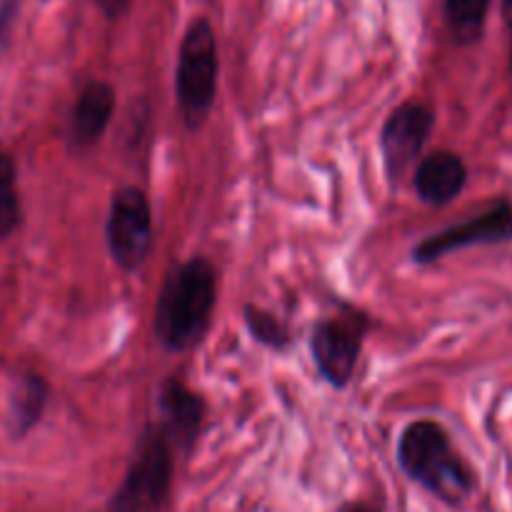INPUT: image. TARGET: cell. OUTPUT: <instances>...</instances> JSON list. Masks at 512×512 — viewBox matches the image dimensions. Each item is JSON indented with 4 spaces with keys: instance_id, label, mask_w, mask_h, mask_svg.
Instances as JSON below:
<instances>
[{
    "instance_id": "1",
    "label": "cell",
    "mask_w": 512,
    "mask_h": 512,
    "mask_svg": "<svg viewBox=\"0 0 512 512\" xmlns=\"http://www.w3.org/2000/svg\"><path fill=\"white\" fill-rule=\"evenodd\" d=\"M215 305V268L205 258H190L165 280L155 305L153 330L170 353H183L200 343Z\"/></svg>"
},
{
    "instance_id": "2",
    "label": "cell",
    "mask_w": 512,
    "mask_h": 512,
    "mask_svg": "<svg viewBox=\"0 0 512 512\" xmlns=\"http://www.w3.org/2000/svg\"><path fill=\"white\" fill-rule=\"evenodd\" d=\"M398 463L410 480L445 503L455 505L473 490V475L450 445L448 433L433 420H418L403 430Z\"/></svg>"
},
{
    "instance_id": "3",
    "label": "cell",
    "mask_w": 512,
    "mask_h": 512,
    "mask_svg": "<svg viewBox=\"0 0 512 512\" xmlns=\"http://www.w3.org/2000/svg\"><path fill=\"white\" fill-rule=\"evenodd\" d=\"M218 43L205 18H198L185 30L178 53V73H175V95L185 125L190 130L200 128L208 120L218 90Z\"/></svg>"
},
{
    "instance_id": "4",
    "label": "cell",
    "mask_w": 512,
    "mask_h": 512,
    "mask_svg": "<svg viewBox=\"0 0 512 512\" xmlns=\"http://www.w3.org/2000/svg\"><path fill=\"white\" fill-rule=\"evenodd\" d=\"M173 483V445L160 428H148L135 448L133 465L110 500L108 512H153L165 503Z\"/></svg>"
},
{
    "instance_id": "5",
    "label": "cell",
    "mask_w": 512,
    "mask_h": 512,
    "mask_svg": "<svg viewBox=\"0 0 512 512\" xmlns=\"http://www.w3.org/2000/svg\"><path fill=\"white\" fill-rule=\"evenodd\" d=\"M108 248L115 263L133 273L148 260L153 245V215L143 190L120 188L110 200Z\"/></svg>"
},
{
    "instance_id": "6",
    "label": "cell",
    "mask_w": 512,
    "mask_h": 512,
    "mask_svg": "<svg viewBox=\"0 0 512 512\" xmlns=\"http://www.w3.org/2000/svg\"><path fill=\"white\" fill-rule=\"evenodd\" d=\"M368 318L363 313L333 315L315 325L313 330V358L320 375L335 388H345L353 380L358 368L360 348H363Z\"/></svg>"
},
{
    "instance_id": "7",
    "label": "cell",
    "mask_w": 512,
    "mask_h": 512,
    "mask_svg": "<svg viewBox=\"0 0 512 512\" xmlns=\"http://www.w3.org/2000/svg\"><path fill=\"white\" fill-rule=\"evenodd\" d=\"M503 240H512V205L508 200L493 205L488 213L478 215L468 223L453 225V228L440 230L433 238L423 240L413 250V260L415 263H435L453 250L468 248V245L503 243Z\"/></svg>"
},
{
    "instance_id": "8",
    "label": "cell",
    "mask_w": 512,
    "mask_h": 512,
    "mask_svg": "<svg viewBox=\"0 0 512 512\" xmlns=\"http://www.w3.org/2000/svg\"><path fill=\"white\" fill-rule=\"evenodd\" d=\"M433 123V110L420 103H405L390 113L383 125V135H380L385 170L390 178H400L418 158L423 145L428 143Z\"/></svg>"
},
{
    "instance_id": "9",
    "label": "cell",
    "mask_w": 512,
    "mask_h": 512,
    "mask_svg": "<svg viewBox=\"0 0 512 512\" xmlns=\"http://www.w3.org/2000/svg\"><path fill=\"white\" fill-rule=\"evenodd\" d=\"M160 408V425L163 435L173 448H180L188 453L195 445L200 433V425L205 418V403L198 393L180 383L178 378H168L160 385L158 393Z\"/></svg>"
},
{
    "instance_id": "10",
    "label": "cell",
    "mask_w": 512,
    "mask_h": 512,
    "mask_svg": "<svg viewBox=\"0 0 512 512\" xmlns=\"http://www.w3.org/2000/svg\"><path fill=\"white\" fill-rule=\"evenodd\" d=\"M468 180V170L460 155L450 150H435L420 160L415 170V190L430 205H445L460 195Z\"/></svg>"
},
{
    "instance_id": "11",
    "label": "cell",
    "mask_w": 512,
    "mask_h": 512,
    "mask_svg": "<svg viewBox=\"0 0 512 512\" xmlns=\"http://www.w3.org/2000/svg\"><path fill=\"white\" fill-rule=\"evenodd\" d=\"M115 110V90L105 80H90L80 90L70 113V138L75 145H93L108 128Z\"/></svg>"
},
{
    "instance_id": "12",
    "label": "cell",
    "mask_w": 512,
    "mask_h": 512,
    "mask_svg": "<svg viewBox=\"0 0 512 512\" xmlns=\"http://www.w3.org/2000/svg\"><path fill=\"white\" fill-rule=\"evenodd\" d=\"M45 403H48V383L40 375H23L10 395V433L23 438L40 423Z\"/></svg>"
},
{
    "instance_id": "13",
    "label": "cell",
    "mask_w": 512,
    "mask_h": 512,
    "mask_svg": "<svg viewBox=\"0 0 512 512\" xmlns=\"http://www.w3.org/2000/svg\"><path fill=\"white\" fill-rule=\"evenodd\" d=\"M490 0H445V18L458 43L468 45L480 38Z\"/></svg>"
},
{
    "instance_id": "14",
    "label": "cell",
    "mask_w": 512,
    "mask_h": 512,
    "mask_svg": "<svg viewBox=\"0 0 512 512\" xmlns=\"http://www.w3.org/2000/svg\"><path fill=\"white\" fill-rule=\"evenodd\" d=\"M20 223V198L15 188V163L8 153H0V240L8 238Z\"/></svg>"
},
{
    "instance_id": "15",
    "label": "cell",
    "mask_w": 512,
    "mask_h": 512,
    "mask_svg": "<svg viewBox=\"0 0 512 512\" xmlns=\"http://www.w3.org/2000/svg\"><path fill=\"white\" fill-rule=\"evenodd\" d=\"M245 325H248V333L253 335V340H258L265 348L283 350L290 340L285 325L275 315L265 313V310L255 308V305L245 308Z\"/></svg>"
},
{
    "instance_id": "16",
    "label": "cell",
    "mask_w": 512,
    "mask_h": 512,
    "mask_svg": "<svg viewBox=\"0 0 512 512\" xmlns=\"http://www.w3.org/2000/svg\"><path fill=\"white\" fill-rule=\"evenodd\" d=\"M100 10H103L108 18H118L120 13H125V8L130 5V0H98Z\"/></svg>"
},
{
    "instance_id": "17",
    "label": "cell",
    "mask_w": 512,
    "mask_h": 512,
    "mask_svg": "<svg viewBox=\"0 0 512 512\" xmlns=\"http://www.w3.org/2000/svg\"><path fill=\"white\" fill-rule=\"evenodd\" d=\"M340 512H378V510L370 508V505H363V503H348Z\"/></svg>"
},
{
    "instance_id": "18",
    "label": "cell",
    "mask_w": 512,
    "mask_h": 512,
    "mask_svg": "<svg viewBox=\"0 0 512 512\" xmlns=\"http://www.w3.org/2000/svg\"><path fill=\"white\" fill-rule=\"evenodd\" d=\"M503 15H505V23L512 28V0H503Z\"/></svg>"
}]
</instances>
